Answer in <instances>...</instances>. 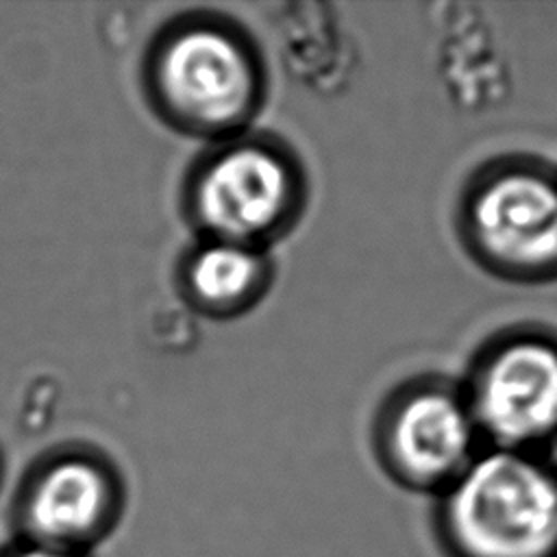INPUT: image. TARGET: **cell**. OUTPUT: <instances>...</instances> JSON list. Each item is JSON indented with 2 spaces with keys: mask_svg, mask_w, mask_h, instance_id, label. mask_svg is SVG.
<instances>
[{
  "mask_svg": "<svg viewBox=\"0 0 557 557\" xmlns=\"http://www.w3.org/2000/svg\"><path fill=\"white\" fill-rule=\"evenodd\" d=\"M433 527L444 557H557V463L479 450L437 496Z\"/></svg>",
  "mask_w": 557,
  "mask_h": 557,
  "instance_id": "1",
  "label": "cell"
},
{
  "mask_svg": "<svg viewBox=\"0 0 557 557\" xmlns=\"http://www.w3.org/2000/svg\"><path fill=\"white\" fill-rule=\"evenodd\" d=\"M466 403L487 446L544 453L557 440V342H500L476 366Z\"/></svg>",
  "mask_w": 557,
  "mask_h": 557,
  "instance_id": "2",
  "label": "cell"
},
{
  "mask_svg": "<svg viewBox=\"0 0 557 557\" xmlns=\"http://www.w3.org/2000/svg\"><path fill=\"white\" fill-rule=\"evenodd\" d=\"M468 233L483 261L516 276L557 272V178L509 165L487 174L466 211Z\"/></svg>",
  "mask_w": 557,
  "mask_h": 557,
  "instance_id": "3",
  "label": "cell"
},
{
  "mask_svg": "<svg viewBox=\"0 0 557 557\" xmlns=\"http://www.w3.org/2000/svg\"><path fill=\"white\" fill-rule=\"evenodd\" d=\"M122 513L113 472L85 455H63L35 470L13 507L15 540L87 555L107 540Z\"/></svg>",
  "mask_w": 557,
  "mask_h": 557,
  "instance_id": "4",
  "label": "cell"
},
{
  "mask_svg": "<svg viewBox=\"0 0 557 557\" xmlns=\"http://www.w3.org/2000/svg\"><path fill=\"white\" fill-rule=\"evenodd\" d=\"M165 102L185 120L207 128L239 122L252 104V65L224 33L189 28L174 35L157 61Z\"/></svg>",
  "mask_w": 557,
  "mask_h": 557,
  "instance_id": "5",
  "label": "cell"
},
{
  "mask_svg": "<svg viewBox=\"0 0 557 557\" xmlns=\"http://www.w3.org/2000/svg\"><path fill=\"white\" fill-rule=\"evenodd\" d=\"M479 431L466 398L440 387L400 403L389 420V470L413 490L442 494L476 457Z\"/></svg>",
  "mask_w": 557,
  "mask_h": 557,
  "instance_id": "6",
  "label": "cell"
},
{
  "mask_svg": "<svg viewBox=\"0 0 557 557\" xmlns=\"http://www.w3.org/2000/svg\"><path fill=\"white\" fill-rule=\"evenodd\" d=\"M292 176L281 157L239 146L215 157L196 185L200 222L218 239L248 244L274 228L289 205Z\"/></svg>",
  "mask_w": 557,
  "mask_h": 557,
  "instance_id": "7",
  "label": "cell"
},
{
  "mask_svg": "<svg viewBox=\"0 0 557 557\" xmlns=\"http://www.w3.org/2000/svg\"><path fill=\"white\" fill-rule=\"evenodd\" d=\"M261 272V259L246 244L218 239L194 255L187 281L202 302L226 307L246 298L259 283Z\"/></svg>",
  "mask_w": 557,
  "mask_h": 557,
  "instance_id": "8",
  "label": "cell"
},
{
  "mask_svg": "<svg viewBox=\"0 0 557 557\" xmlns=\"http://www.w3.org/2000/svg\"><path fill=\"white\" fill-rule=\"evenodd\" d=\"M0 557H87V555H72V553L50 550V548H44V546H35V544L13 540L11 546L0 550Z\"/></svg>",
  "mask_w": 557,
  "mask_h": 557,
  "instance_id": "9",
  "label": "cell"
},
{
  "mask_svg": "<svg viewBox=\"0 0 557 557\" xmlns=\"http://www.w3.org/2000/svg\"><path fill=\"white\" fill-rule=\"evenodd\" d=\"M0 483H2V461H0Z\"/></svg>",
  "mask_w": 557,
  "mask_h": 557,
  "instance_id": "10",
  "label": "cell"
}]
</instances>
